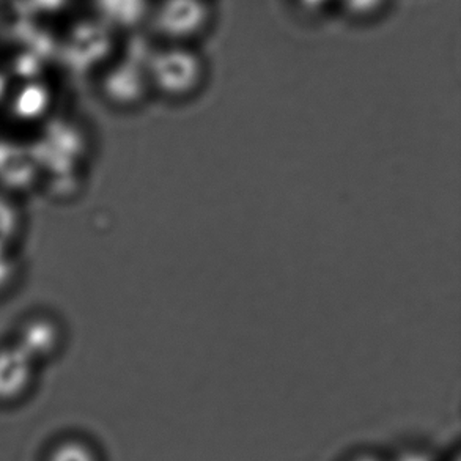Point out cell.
<instances>
[{
    "mask_svg": "<svg viewBox=\"0 0 461 461\" xmlns=\"http://www.w3.org/2000/svg\"><path fill=\"white\" fill-rule=\"evenodd\" d=\"M356 461H380V460H375V458H372V456H364V458H359V460Z\"/></svg>",
    "mask_w": 461,
    "mask_h": 461,
    "instance_id": "52a82bcc",
    "label": "cell"
},
{
    "mask_svg": "<svg viewBox=\"0 0 461 461\" xmlns=\"http://www.w3.org/2000/svg\"><path fill=\"white\" fill-rule=\"evenodd\" d=\"M402 461H427L425 460L424 456H408V458H403Z\"/></svg>",
    "mask_w": 461,
    "mask_h": 461,
    "instance_id": "8992f818",
    "label": "cell"
},
{
    "mask_svg": "<svg viewBox=\"0 0 461 461\" xmlns=\"http://www.w3.org/2000/svg\"><path fill=\"white\" fill-rule=\"evenodd\" d=\"M386 0H340L343 8L353 16H370L378 12Z\"/></svg>",
    "mask_w": 461,
    "mask_h": 461,
    "instance_id": "5b68a950",
    "label": "cell"
},
{
    "mask_svg": "<svg viewBox=\"0 0 461 461\" xmlns=\"http://www.w3.org/2000/svg\"><path fill=\"white\" fill-rule=\"evenodd\" d=\"M147 73L159 94L180 98L199 86L202 62L193 50L168 46L156 50L147 63Z\"/></svg>",
    "mask_w": 461,
    "mask_h": 461,
    "instance_id": "6da1fadb",
    "label": "cell"
},
{
    "mask_svg": "<svg viewBox=\"0 0 461 461\" xmlns=\"http://www.w3.org/2000/svg\"><path fill=\"white\" fill-rule=\"evenodd\" d=\"M48 461H96V456L86 444L67 441L50 452Z\"/></svg>",
    "mask_w": 461,
    "mask_h": 461,
    "instance_id": "277c9868",
    "label": "cell"
},
{
    "mask_svg": "<svg viewBox=\"0 0 461 461\" xmlns=\"http://www.w3.org/2000/svg\"><path fill=\"white\" fill-rule=\"evenodd\" d=\"M210 18L205 0H161L153 12L158 35L181 41L203 31Z\"/></svg>",
    "mask_w": 461,
    "mask_h": 461,
    "instance_id": "7a4b0ae2",
    "label": "cell"
},
{
    "mask_svg": "<svg viewBox=\"0 0 461 461\" xmlns=\"http://www.w3.org/2000/svg\"><path fill=\"white\" fill-rule=\"evenodd\" d=\"M113 18L125 24H138L147 14V0H113Z\"/></svg>",
    "mask_w": 461,
    "mask_h": 461,
    "instance_id": "3957f363",
    "label": "cell"
}]
</instances>
